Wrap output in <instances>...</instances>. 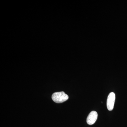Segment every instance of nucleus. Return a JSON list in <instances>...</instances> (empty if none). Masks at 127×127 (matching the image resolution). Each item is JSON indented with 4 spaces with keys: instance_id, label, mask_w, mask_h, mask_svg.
Wrapping results in <instances>:
<instances>
[{
    "instance_id": "nucleus-1",
    "label": "nucleus",
    "mask_w": 127,
    "mask_h": 127,
    "mask_svg": "<svg viewBox=\"0 0 127 127\" xmlns=\"http://www.w3.org/2000/svg\"><path fill=\"white\" fill-rule=\"evenodd\" d=\"M52 100L57 103H61L68 99V95L64 92L55 93L52 96Z\"/></svg>"
},
{
    "instance_id": "nucleus-2",
    "label": "nucleus",
    "mask_w": 127,
    "mask_h": 127,
    "mask_svg": "<svg viewBox=\"0 0 127 127\" xmlns=\"http://www.w3.org/2000/svg\"><path fill=\"white\" fill-rule=\"evenodd\" d=\"M116 99V95L113 92L109 94L108 96L107 101V109L109 111L113 109L114 106V103Z\"/></svg>"
},
{
    "instance_id": "nucleus-3",
    "label": "nucleus",
    "mask_w": 127,
    "mask_h": 127,
    "mask_svg": "<svg viewBox=\"0 0 127 127\" xmlns=\"http://www.w3.org/2000/svg\"><path fill=\"white\" fill-rule=\"evenodd\" d=\"M98 117V114L96 111H92L88 116L87 122L89 125L94 124L96 121Z\"/></svg>"
}]
</instances>
